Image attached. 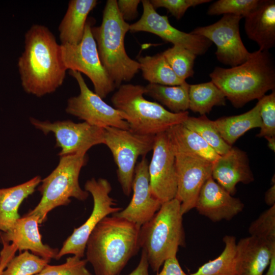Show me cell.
Wrapping results in <instances>:
<instances>
[{"label": "cell", "mask_w": 275, "mask_h": 275, "mask_svg": "<svg viewBox=\"0 0 275 275\" xmlns=\"http://www.w3.org/2000/svg\"><path fill=\"white\" fill-rule=\"evenodd\" d=\"M138 62L143 77L149 84L178 86L185 81L177 76L162 52L152 56L141 57Z\"/></svg>", "instance_id": "29"}, {"label": "cell", "mask_w": 275, "mask_h": 275, "mask_svg": "<svg viewBox=\"0 0 275 275\" xmlns=\"http://www.w3.org/2000/svg\"><path fill=\"white\" fill-rule=\"evenodd\" d=\"M242 17L225 14L216 22L195 28L190 33L204 37L216 46L215 56L221 63L231 67L239 65L249 58L250 52L244 45L239 31Z\"/></svg>", "instance_id": "13"}, {"label": "cell", "mask_w": 275, "mask_h": 275, "mask_svg": "<svg viewBox=\"0 0 275 275\" xmlns=\"http://www.w3.org/2000/svg\"><path fill=\"white\" fill-rule=\"evenodd\" d=\"M69 74L76 80L80 92L67 101L66 112L87 123L99 127H116L129 129L125 115L105 102L87 86L81 73L70 71Z\"/></svg>", "instance_id": "11"}, {"label": "cell", "mask_w": 275, "mask_h": 275, "mask_svg": "<svg viewBox=\"0 0 275 275\" xmlns=\"http://www.w3.org/2000/svg\"><path fill=\"white\" fill-rule=\"evenodd\" d=\"M17 65L23 90L37 97L55 92L63 84L67 70L61 44L47 27L38 24L25 34L24 49Z\"/></svg>", "instance_id": "1"}, {"label": "cell", "mask_w": 275, "mask_h": 275, "mask_svg": "<svg viewBox=\"0 0 275 275\" xmlns=\"http://www.w3.org/2000/svg\"><path fill=\"white\" fill-rule=\"evenodd\" d=\"M181 203L176 198L164 202L153 217L140 228V248L146 254L149 266L158 271L166 260L176 257L185 246Z\"/></svg>", "instance_id": "5"}, {"label": "cell", "mask_w": 275, "mask_h": 275, "mask_svg": "<svg viewBox=\"0 0 275 275\" xmlns=\"http://www.w3.org/2000/svg\"><path fill=\"white\" fill-rule=\"evenodd\" d=\"M212 81L236 108L264 96L275 89V63L268 50L251 52L243 63L233 67H215L210 73Z\"/></svg>", "instance_id": "3"}, {"label": "cell", "mask_w": 275, "mask_h": 275, "mask_svg": "<svg viewBox=\"0 0 275 275\" xmlns=\"http://www.w3.org/2000/svg\"><path fill=\"white\" fill-rule=\"evenodd\" d=\"M155 9L164 8L176 19H180L190 7L207 3L210 0H151L149 1Z\"/></svg>", "instance_id": "38"}, {"label": "cell", "mask_w": 275, "mask_h": 275, "mask_svg": "<svg viewBox=\"0 0 275 275\" xmlns=\"http://www.w3.org/2000/svg\"><path fill=\"white\" fill-rule=\"evenodd\" d=\"M60 157L57 167L41 180L38 188L42 195L40 202L27 213L37 215L39 224L46 221L48 213L53 209L68 205L71 198L85 201L89 195L80 187L78 181L81 169L88 161L87 154L78 153Z\"/></svg>", "instance_id": "7"}, {"label": "cell", "mask_w": 275, "mask_h": 275, "mask_svg": "<svg viewBox=\"0 0 275 275\" xmlns=\"http://www.w3.org/2000/svg\"><path fill=\"white\" fill-rule=\"evenodd\" d=\"M267 141L268 148L272 151H275V136L265 138Z\"/></svg>", "instance_id": "44"}, {"label": "cell", "mask_w": 275, "mask_h": 275, "mask_svg": "<svg viewBox=\"0 0 275 275\" xmlns=\"http://www.w3.org/2000/svg\"><path fill=\"white\" fill-rule=\"evenodd\" d=\"M143 13L136 22L130 24L129 31L147 32L154 34L162 40L187 49L196 56L205 54L212 42L208 39L181 31L172 26L166 15L158 13L148 0L142 1Z\"/></svg>", "instance_id": "15"}, {"label": "cell", "mask_w": 275, "mask_h": 275, "mask_svg": "<svg viewBox=\"0 0 275 275\" xmlns=\"http://www.w3.org/2000/svg\"><path fill=\"white\" fill-rule=\"evenodd\" d=\"M223 241L225 248L221 255L204 263L190 275H237L236 238L226 235Z\"/></svg>", "instance_id": "30"}, {"label": "cell", "mask_w": 275, "mask_h": 275, "mask_svg": "<svg viewBox=\"0 0 275 275\" xmlns=\"http://www.w3.org/2000/svg\"><path fill=\"white\" fill-rule=\"evenodd\" d=\"M189 86L186 81L178 86L149 84L145 87V94L159 101L171 112L179 113L189 109Z\"/></svg>", "instance_id": "27"}, {"label": "cell", "mask_w": 275, "mask_h": 275, "mask_svg": "<svg viewBox=\"0 0 275 275\" xmlns=\"http://www.w3.org/2000/svg\"><path fill=\"white\" fill-rule=\"evenodd\" d=\"M260 0H218L209 7V15L232 14L245 17L254 10Z\"/></svg>", "instance_id": "35"}, {"label": "cell", "mask_w": 275, "mask_h": 275, "mask_svg": "<svg viewBox=\"0 0 275 275\" xmlns=\"http://www.w3.org/2000/svg\"><path fill=\"white\" fill-rule=\"evenodd\" d=\"M36 128L45 134L50 132L56 138V147L61 149L60 156L78 153H86L93 146L104 144V129L87 122L76 123L71 120L41 121L30 118Z\"/></svg>", "instance_id": "12"}, {"label": "cell", "mask_w": 275, "mask_h": 275, "mask_svg": "<svg viewBox=\"0 0 275 275\" xmlns=\"http://www.w3.org/2000/svg\"><path fill=\"white\" fill-rule=\"evenodd\" d=\"M145 87L131 84L121 85L111 98L113 107L125 115L129 129L149 135L165 132L189 116L187 111L174 113L160 104L144 97Z\"/></svg>", "instance_id": "6"}, {"label": "cell", "mask_w": 275, "mask_h": 275, "mask_svg": "<svg viewBox=\"0 0 275 275\" xmlns=\"http://www.w3.org/2000/svg\"><path fill=\"white\" fill-rule=\"evenodd\" d=\"M261 126L257 136H275V91L259 99Z\"/></svg>", "instance_id": "36"}, {"label": "cell", "mask_w": 275, "mask_h": 275, "mask_svg": "<svg viewBox=\"0 0 275 275\" xmlns=\"http://www.w3.org/2000/svg\"><path fill=\"white\" fill-rule=\"evenodd\" d=\"M112 215L97 225L86 243V260L95 275H119L140 248V227Z\"/></svg>", "instance_id": "2"}, {"label": "cell", "mask_w": 275, "mask_h": 275, "mask_svg": "<svg viewBox=\"0 0 275 275\" xmlns=\"http://www.w3.org/2000/svg\"><path fill=\"white\" fill-rule=\"evenodd\" d=\"M103 129L104 145L110 150L117 167L118 180L124 194L129 196L137 160L152 150L155 135H142L112 127Z\"/></svg>", "instance_id": "8"}, {"label": "cell", "mask_w": 275, "mask_h": 275, "mask_svg": "<svg viewBox=\"0 0 275 275\" xmlns=\"http://www.w3.org/2000/svg\"><path fill=\"white\" fill-rule=\"evenodd\" d=\"M182 123L198 134L220 156L226 154L232 147L223 140L213 121L206 115L197 118L188 116Z\"/></svg>", "instance_id": "31"}, {"label": "cell", "mask_w": 275, "mask_h": 275, "mask_svg": "<svg viewBox=\"0 0 275 275\" xmlns=\"http://www.w3.org/2000/svg\"><path fill=\"white\" fill-rule=\"evenodd\" d=\"M148 164L151 192L162 203L176 197L177 175L176 156L167 131L155 136Z\"/></svg>", "instance_id": "14"}, {"label": "cell", "mask_w": 275, "mask_h": 275, "mask_svg": "<svg viewBox=\"0 0 275 275\" xmlns=\"http://www.w3.org/2000/svg\"><path fill=\"white\" fill-rule=\"evenodd\" d=\"M41 181L40 176H37L23 183L0 189V231L7 232L20 217V204L35 191Z\"/></svg>", "instance_id": "24"}, {"label": "cell", "mask_w": 275, "mask_h": 275, "mask_svg": "<svg viewBox=\"0 0 275 275\" xmlns=\"http://www.w3.org/2000/svg\"><path fill=\"white\" fill-rule=\"evenodd\" d=\"M195 208L199 214L216 222L231 220L243 210L244 204L211 176L202 186Z\"/></svg>", "instance_id": "18"}, {"label": "cell", "mask_w": 275, "mask_h": 275, "mask_svg": "<svg viewBox=\"0 0 275 275\" xmlns=\"http://www.w3.org/2000/svg\"><path fill=\"white\" fill-rule=\"evenodd\" d=\"M145 156L136 165L132 184L133 195L124 209L112 215L131 222L139 227L150 221L162 204L151 193Z\"/></svg>", "instance_id": "17"}, {"label": "cell", "mask_w": 275, "mask_h": 275, "mask_svg": "<svg viewBox=\"0 0 275 275\" xmlns=\"http://www.w3.org/2000/svg\"><path fill=\"white\" fill-rule=\"evenodd\" d=\"M39 224L37 215L26 214L18 219L8 231L0 233L1 240L3 243L12 242L20 252L31 251L33 254L49 261L56 259L59 250L42 242Z\"/></svg>", "instance_id": "19"}, {"label": "cell", "mask_w": 275, "mask_h": 275, "mask_svg": "<svg viewBox=\"0 0 275 275\" xmlns=\"http://www.w3.org/2000/svg\"><path fill=\"white\" fill-rule=\"evenodd\" d=\"M244 18L246 34L258 45L259 50L268 51L274 47V0H260L257 7Z\"/></svg>", "instance_id": "21"}, {"label": "cell", "mask_w": 275, "mask_h": 275, "mask_svg": "<svg viewBox=\"0 0 275 275\" xmlns=\"http://www.w3.org/2000/svg\"><path fill=\"white\" fill-rule=\"evenodd\" d=\"M87 262L86 259L73 255L67 258L63 264L57 265L47 264L35 275H92L87 268Z\"/></svg>", "instance_id": "37"}, {"label": "cell", "mask_w": 275, "mask_h": 275, "mask_svg": "<svg viewBox=\"0 0 275 275\" xmlns=\"http://www.w3.org/2000/svg\"><path fill=\"white\" fill-rule=\"evenodd\" d=\"M266 204L270 206L275 205V183L266 191L264 196Z\"/></svg>", "instance_id": "42"}, {"label": "cell", "mask_w": 275, "mask_h": 275, "mask_svg": "<svg viewBox=\"0 0 275 275\" xmlns=\"http://www.w3.org/2000/svg\"><path fill=\"white\" fill-rule=\"evenodd\" d=\"M168 63L182 80L193 76L196 55L184 47L174 46L162 52Z\"/></svg>", "instance_id": "32"}, {"label": "cell", "mask_w": 275, "mask_h": 275, "mask_svg": "<svg viewBox=\"0 0 275 275\" xmlns=\"http://www.w3.org/2000/svg\"><path fill=\"white\" fill-rule=\"evenodd\" d=\"M260 102L250 111L238 115L221 117L213 121L214 125L223 140L230 146L248 131L260 127Z\"/></svg>", "instance_id": "26"}, {"label": "cell", "mask_w": 275, "mask_h": 275, "mask_svg": "<svg viewBox=\"0 0 275 275\" xmlns=\"http://www.w3.org/2000/svg\"><path fill=\"white\" fill-rule=\"evenodd\" d=\"M112 188L109 182L104 178L97 180L92 178L87 181L85 190L90 194L93 199V208L87 220L80 227L75 228L59 251L56 260L65 255L72 254L82 258L86 251L88 238L97 226L104 217L121 211L116 207L115 200L110 196Z\"/></svg>", "instance_id": "10"}, {"label": "cell", "mask_w": 275, "mask_h": 275, "mask_svg": "<svg viewBox=\"0 0 275 275\" xmlns=\"http://www.w3.org/2000/svg\"><path fill=\"white\" fill-rule=\"evenodd\" d=\"M189 109L202 115L209 114L213 106L226 104L222 91L212 81L189 86Z\"/></svg>", "instance_id": "28"}, {"label": "cell", "mask_w": 275, "mask_h": 275, "mask_svg": "<svg viewBox=\"0 0 275 275\" xmlns=\"http://www.w3.org/2000/svg\"><path fill=\"white\" fill-rule=\"evenodd\" d=\"M149 265L146 254L144 251H142L140 262L136 268L127 275H149L148 268Z\"/></svg>", "instance_id": "41"}, {"label": "cell", "mask_w": 275, "mask_h": 275, "mask_svg": "<svg viewBox=\"0 0 275 275\" xmlns=\"http://www.w3.org/2000/svg\"><path fill=\"white\" fill-rule=\"evenodd\" d=\"M6 265V263L2 261L0 262V275H2V272L5 268Z\"/></svg>", "instance_id": "45"}, {"label": "cell", "mask_w": 275, "mask_h": 275, "mask_svg": "<svg viewBox=\"0 0 275 275\" xmlns=\"http://www.w3.org/2000/svg\"><path fill=\"white\" fill-rule=\"evenodd\" d=\"M156 275H187L182 270L176 257L165 260L161 271Z\"/></svg>", "instance_id": "40"}, {"label": "cell", "mask_w": 275, "mask_h": 275, "mask_svg": "<svg viewBox=\"0 0 275 275\" xmlns=\"http://www.w3.org/2000/svg\"><path fill=\"white\" fill-rule=\"evenodd\" d=\"M250 236L260 239L269 244L275 245V205L263 211L250 225Z\"/></svg>", "instance_id": "34"}, {"label": "cell", "mask_w": 275, "mask_h": 275, "mask_svg": "<svg viewBox=\"0 0 275 275\" xmlns=\"http://www.w3.org/2000/svg\"><path fill=\"white\" fill-rule=\"evenodd\" d=\"M129 25L120 14L117 1L108 0L101 24L92 27L100 60L117 88L123 81H130L140 70L139 63L128 56L125 48Z\"/></svg>", "instance_id": "4"}, {"label": "cell", "mask_w": 275, "mask_h": 275, "mask_svg": "<svg viewBox=\"0 0 275 275\" xmlns=\"http://www.w3.org/2000/svg\"><path fill=\"white\" fill-rule=\"evenodd\" d=\"M166 131L175 153L197 156L212 162L220 156L198 134L182 122Z\"/></svg>", "instance_id": "25"}, {"label": "cell", "mask_w": 275, "mask_h": 275, "mask_svg": "<svg viewBox=\"0 0 275 275\" xmlns=\"http://www.w3.org/2000/svg\"><path fill=\"white\" fill-rule=\"evenodd\" d=\"M96 0H71L58 28L61 44L76 45L84 36L87 17Z\"/></svg>", "instance_id": "23"}, {"label": "cell", "mask_w": 275, "mask_h": 275, "mask_svg": "<svg viewBox=\"0 0 275 275\" xmlns=\"http://www.w3.org/2000/svg\"><path fill=\"white\" fill-rule=\"evenodd\" d=\"M274 252L275 245L256 237L240 239L236 244L237 275H262Z\"/></svg>", "instance_id": "22"}, {"label": "cell", "mask_w": 275, "mask_h": 275, "mask_svg": "<svg viewBox=\"0 0 275 275\" xmlns=\"http://www.w3.org/2000/svg\"><path fill=\"white\" fill-rule=\"evenodd\" d=\"M177 175L176 196L183 215L195 208L200 190L211 176L214 162L197 156L175 153Z\"/></svg>", "instance_id": "16"}, {"label": "cell", "mask_w": 275, "mask_h": 275, "mask_svg": "<svg viewBox=\"0 0 275 275\" xmlns=\"http://www.w3.org/2000/svg\"><path fill=\"white\" fill-rule=\"evenodd\" d=\"M92 22L87 20L80 43L76 45L61 44L62 57L67 70L85 74L92 81L94 92L103 99L116 87L100 60L92 32Z\"/></svg>", "instance_id": "9"}, {"label": "cell", "mask_w": 275, "mask_h": 275, "mask_svg": "<svg viewBox=\"0 0 275 275\" xmlns=\"http://www.w3.org/2000/svg\"><path fill=\"white\" fill-rule=\"evenodd\" d=\"M139 0H119L117 1L118 10L125 20H130L137 16L138 5L141 2Z\"/></svg>", "instance_id": "39"}, {"label": "cell", "mask_w": 275, "mask_h": 275, "mask_svg": "<svg viewBox=\"0 0 275 275\" xmlns=\"http://www.w3.org/2000/svg\"><path fill=\"white\" fill-rule=\"evenodd\" d=\"M267 271L265 275H275V252L273 253Z\"/></svg>", "instance_id": "43"}, {"label": "cell", "mask_w": 275, "mask_h": 275, "mask_svg": "<svg viewBox=\"0 0 275 275\" xmlns=\"http://www.w3.org/2000/svg\"><path fill=\"white\" fill-rule=\"evenodd\" d=\"M50 262L29 251L12 257L7 264L2 275H35Z\"/></svg>", "instance_id": "33"}, {"label": "cell", "mask_w": 275, "mask_h": 275, "mask_svg": "<svg viewBox=\"0 0 275 275\" xmlns=\"http://www.w3.org/2000/svg\"><path fill=\"white\" fill-rule=\"evenodd\" d=\"M211 176L232 196L236 193L238 183L249 184L254 180L246 153L236 147H232L213 163Z\"/></svg>", "instance_id": "20"}]
</instances>
